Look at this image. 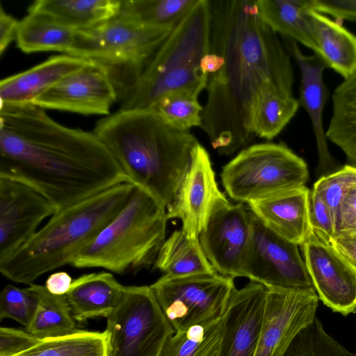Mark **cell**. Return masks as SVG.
<instances>
[{"label": "cell", "mask_w": 356, "mask_h": 356, "mask_svg": "<svg viewBox=\"0 0 356 356\" xmlns=\"http://www.w3.org/2000/svg\"><path fill=\"white\" fill-rule=\"evenodd\" d=\"M210 50L219 54L209 74L200 128L220 154L231 155L256 136L253 112L267 85L293 92L289 51L261 19L254 0L210 1Z\"/></svg>", "instance_id": "cell-1"}, {"label": "cell", "mask_w": 356, "mask_h": 356, "mask_svg": "<svg viewBox=\"0 0 356 356\" xmlns=\"http://www.w3.org/2000/svg\"><path fill=\"white\" fill-rule=\"evenodd\" d=\"M0 177L35 188L57 211L129 181L93 131L60 124L32 103L1 104Z\"/></svg>", "instance_id": "cell-2"}, {"label": "cell", "mask_w": 356, "mask_h": 356, "mask_svg": "<svg viewBox=\"0 0 356 356\" xmlns=\"http://www.w3.org/2000/svg\"><path fill=\"white\" fill-rule=\"evenodd\" d=\"M129 181L166 208L180 187L199 143L190 131L167 124L153 109L121 110L95 124Z\"/></svg>", "instance_id": "cell-3"}, {"label": "cell", "mask_w": 356, "mask_h": 356, "mask_svg": "<svg viewBox=\"0 0 356 356\" xmlns=\"http://www.w3.org/2000/svg\"><path fill=\"white\" fill-rule=\"evenodd\" d=\"M134 188L130 181L122 182L56 211L26 243L0 261L1 273L30 285L43 274L71 265L124 207Z\"/></svg>", "instance_id": "cell-4"}, {"label": "cell", "mask_w": 356, "mask_h": 356, "mask_svg": "<svg viewBox=\"0 0 356 356\" xmlns=\"http://www.w3.org/2000/svg\"><path fill=\"white\" fill-rule=\"evenodd\" d=\"M211 23L210 1L198 0L128 88L120 109H151L180 90L199 95L207 83L201 61L210 49Z\"/></svg>", "instance_id": "cell-5"}, {"label": "cell", "mask_w": 356, "mask_h": 356, "mask_svg": "<svg viewBox=\"0 0 356 356\" xmlns=\"http://www.w3.org/2000/svg\"><path fill=\"white\" fill-rule=\"evenodd\" d=\"M166 207L135 188L116 216L75 257L76 268H101L124 275L154 264L165 241Z\"/></svg>", "instance_id": "cell-6"}, {"label": "cell", "mask_w": 356, "mask_h": 356, "mask_svg": "<svg viewBox=\"0 0 356 356\" xmlns=\"http://www.w3.org/2000/svg\"><path fill=\"white\" fill-rule=\"evenodd\" d=\"M222 186L241 203L305 186L306 162L283 143H261L243 148L223 166Z\"/></svg>", "instance_id": "cell-7"}, {"label": "cell", "mask_w": 356, "mask_h": 356, "mask_svg": "<svg viewBox=\"0 0 356 356\" xmlns=\"http://www.w3.org/2000/svg\"><path fill=\"white\" fill-rule=\"evenodd\" d=\"M106 320L109 356H161L175 332L150 286H125Z\"/></svg>", "instance_id": "cell-8"}, {"label": "cell", "mask_w": 356, "mask_h": 356, "mask_svg": "<svg viewBox=\"0 0 356 356\" xmlns=\"http://www.w3.org/2000/svg\"><path fill=\"white\" fill-rule=\"evenodd\" d=\"M150 287L174 330L181 332L222 318L235 286L232 277L215 273L163 275Z\"/></svg>", "instance_id": "cell-9"}, {"label": "cell", "mask_w": 356, "mask_h": 356, "mask_svg": "<svg viewBox=\"0 0 356 356\" xmlns=\"http://www.w3.org/2000/svg\"><path fill=\"white\" fill-rule=\"evenodd\" d=\"M172 31L145 26L115 16L91 29L78 31L70 55L107 66L128 65L141 69Z\"/></svg>", "instance_id": "cell-10"}, {"label": "cell", "mask_w": 356, "mask_h": 356, "mask_svg": "<svg viewBox=\"0 0 356 356\" xmlns=\"http://www.w3.org/2000/svg\"><path fill=\"white\" fill-rule=\"evenodd\" d=\"M243 277L267 287L314 289L298 245L268 228L252 211Z\"/></svg>", "instance_id": "cell-11"}, {"label": "cell", "mask_w": 356, "mask_h": 356, "mask_svg": "<svg viewBox=\"0 0 356 356\" xmlns=\"http://www.w3.org/2000/svg\"><path fill=\"white\" fill-rule=\"evenodd\" d=\"M318 300L314 289L268 287L254 356H284L297 334L316 318Z\"/></svg>", "instance_id": "cell-12"}, {"label": "cell", "mask_w": 356, "mask_h": 356, "mask_svg": "<svg viewBox=\"0 0 356 356\" xmlns=\"http://www.w3.org/2000/svg\"><path fill=\"white\" fill-rule=\"evenodd\" d=\"M314 290L325 305L344 316L356 312V270L337 252L330 239L310 229L300 245Z\"/></svg>", "instance_id": "cell-13"}, {"label": "cell", "mask_w": 356, "mask_h": 356, "mask_svg": "<svg viewBox=\"0 0 356 356\" xmlns=\"http://www.w3.org/2000/svg\"><path fill=\"white\" fill-rule=\"evenodd\" d=\"M252 236L251 210L243 203L219 204L212 211L199 239L216 272L243 277V266Z\"/></svg>", "instance_id": "cell-14"}, {"label": "cell", "mask_w": 356, "mask_h": 356, "mask_svg": "<svg viewBox=\"0 0 356 356\" xmlns=\"http://www.w3.org/2000/svg\"><path fill=\"white\" fill-rule=\"evenodd\" d=\"M116 98L109 67L91 60L35 98L32 104L42 109L107 115Z\"/></svg>", "instance_id": "cell-15"}, {"label": "cell", "mask_w": 356, "mask_h": 356, "mask_svg": "<svg viewBox=\"0 0 356 356\" xmlns=\"http://www.w3.org/2000/svg\"><path fill=\"white\" fill-rule=\"evenodd\" d=\"M56 209L32 186L0 177V261L26 243Z\"/></svg>", "instance_id": "cell-16"}, {"label": "cell", "mask_w": 356, "mask_h": 356, "mask_svg": "<svg viewBox=\"0 0 356 356\" xmlns=\"http://www.w3.org/2000/svg\"><path fill=\"white\" fill-rule=\"evenodd\" d=\"M227 201L218 188L210 156L198 143L175 199L167 207V218L180 219L181 229L199 238L216 207Z\"/></svg>", "instance_id": "cell-17"}, {"label": "cell", "mask_w": 356, "mask_h": 356, "mask_svg": "<svg viewBox=\"0 0 356 356\" xmlns=\"http://www.w3.org/2000/svg\"><path fill=\"white\" fill-rule=\"evenodd\" d=\"M268 287L250 281L234 288L222 316L223 329L219 356H254L257 347Z\"/></svg>", "instance_id": "cell-18"}, {"label": "cell", "mask_w": 356, "mask_h": 356, "mask_svg": "<svg viewBox=\"0 0 356 356\" xmlns=\"http://www.w3.org/2000/svg\"><path fill=\"white\" fill-rule=\"evenodd\" d=\"M309 193L310 190L304 186L278 192L248 204L272 231L300 246L311 229Z\"/></svg>", "instance_id": "cell-19"}, {"label": "cell", "mask_w": 356, "mask_h": 356, "mask_svg": "<svg viewBox=\"0 0 356 356\" xmlns=\"http://www.w3.org/2000/svg\"><path fill=\"white\" fill-rule=\"evenodd\" d=\"M286 47L297 62L300 71V106L307 112L316 142L318 168L327 170L334 165L327 143L323 124V114L327 97V90L323 74L327 67L318 56H307L300 49L298 42L286 38Z\"/></svg>", "instance_id": "cell-20"}, {"label": "cell", "mask_w": 356, "mask_h": 356, "mask_svg": "<svg viewBox=\"0 0 356 356\" xmlns=\"http://www.w3.org/2000/svg\"><path fill=\"white\" fill-rule=\"evenodd\" d=\"M90 60L68 54L54 56L26 71L3 79L0 81L1 104L32 103L64 77L80 70Z\"/></svg>", "instance_id": "cell-21"}, {"label": "cell", "mask_w": 356, "mask_h": 356, "mask_svg": "<svg viewBox=\"0 0 356 356\" xmlns=\"http://www.w3.org/2000/svg\"><path fill=\"white\" fill-rule=\"evenodd\" d=\"M124 289L112 273L102 271L73 280L65 296L74 318L83 322L109 316L120 302Z\"/></svg>", "instance_id": "cell-22"}, {"label": "cell", "mask_w": 356, "mask_h": 356, "mask_svg": "<svg viewBox=\"0 0 356 356\" xmlns=\"http://www.w3.org/2000/svg\"><path fill=\"white\" fill-rule=\"evenodd\" d=\"M310 0H256L262 21L275 33L318 54L310 15Z\"/></svg>", "instance_id": "cell-23"}, {"label": "cell", "mask_w": 356, "mask_h": 356, "mask_svg": "<svg viewBox=\"0 0 356 356\" xmlns=\"http://www.w3.org/2000/svg\"><path fill=\"white\" fill-rule=\"evenodd\" d=\"M121 0H37L28 8L75 31L91 29L115 17Z\"/></svg>", "instance_id": "cell-24"}, {"label": "cell", "mask_w": 356, "mask_h": 356, "mask_svg": "<svg viewBox=\"0 0 356 356\" xmlns=\"http://www.w3.org/2000/svg\"><path fill=\"white\" fill-rule=\"evenodd\" d=\"M318 54L344 79L356 72V35L340 23L310 8Z\"/></svg>", "instance_id": "cell-25"}, {"label": "cell", "mask_w": 356, "mask_h": 356, "mask_svg": "<svg viewBox=\"0 0 356 356\" xmlns=\"http://www.w3.org/2000/svg\"><path fill=\"white\" fill-rule=\"evenodd\" d=\"M154 268L168 277L217 273L206 257L200 239L188 236L181 229L165 240Z\"/></svg>", "instance_id": "cell-26"}, {"label": "cell", "mask_w": 356, "mask_h": 356, "mask_svg": "<svg viewBox=\"0 0 356 356\" xmlns=\"http://www.w3.org/2000/svg\"><path fill=\"white\" fill-rule=\"evenodd\" d=\"M77 32L45 15L29 13L19 21L15 40L17 47L26 54L54 51L70 55Z\"/></svg>", "instance_id": "cell-27"}, {"label": "cell", "mask_w": 356, "mask_h": 356, "mask_svg": "<svg viewBox=\"0 0 356 356\" xmlns=\"http://www.w3.org/2000/svg\"><path fill=\"white\" fill-rule=\"evenodd\" d=\"M325 134L345 154L348 165L356 168V72L336 88Z\"/></svg>", "instance_id": "cell-28"}, {"label": "cell", "mask_w": 356, "mask_h": 356, "mask_svg": "<svg viewBox=\"0 0 356 356\" xmlns=\"http://www.w3.org/2000/svg\"><path fill=\"white\" fill-rule=\"evenodd\" d=\"M27 290L37 300V309L26 330L36 337H58L78 331L65 295L51 293L45 286L31 284Z\"/></svg>", "instance_id": "cell-29"}, {"label": "cell", "mask_w": 356, "mask_h": 356, "mask_svg": "<svg viewBox=\"0 0 356 356\" xmlns=\"http://www.w3.org/2000/svg\"><path fill=\"white\" fill-rule=\"evenodd\" d=\"M300 104L293 92L267 85L255 103L252 127L256 137L272 140L296 115Z\"/></svg>", "instance_id": "cell-30"}, {"label": "cell", "mask_w": 356, "mask_h": 356, "mask_svg": "<svg viewBox=\"0 0 356 356\" xmlns=\"http://www.w3.org/2000/svg\"><path fill=\"white\" fill-rule=\"evenodd\" d=\"M197 1L121 0L116 16L148 27L173 30Z\"/></svg>", "instance_id": "cell-31"}, {"label": "cell", "mask_w": 356, "mask_h": 356, "mask_svg": "<svg viewBox=\"0 0 356 356\" xmlns=\"http://www.w3.org/2000/svg\"><path fill=\"white\" fill-rule=\"evenodd\" d=\"M16 356H109L106 332L78 330L58 337L41 339Z\"/></svg>", "instance_id": "cell-32"}, {"label": "cell", "mask_w": 356, "mask_h": 356, "mask_svg": "<svg viewBox=\"0 0 356 356\" xmlns=\"http://www.w3.org/2000/svg\"><path fill=\"white\" fill-rule=\"evenodd\" d=\"M222 318L175 332L166 341L161 356H219Z\"/></svg>", "instance_id": "cell-33"}, {"label": "cell", "mask_w": 356, "mask_h": 356, "mask_svg": "<svg viewBox=\"0 0 356 356\" xmlns=\"http://www.w3.org/2000/svg\"><path fill=\"white\" fill-rule=\"evenodd\" d=\"M198 96L189 90L175 92L164 96L151 109L172 127L190 131L202 124L203 106Z\"/></svg>", "instance_id": "cell-34"}, {"label": "cell", "mask_w": 356, "mask_h": 356, "mask_svg": "<svg viewBox=\"0 0 356 356\" xmlns=\"http://www.w3.org/2000/svg\"><path fill=\"white\" fill-rule=\"evenodd\" d=\"M284 356H356L323 328L316 317L295 337Z\"/></svg>", "instance_id": "cell-35"}, {"label": "cell", "mask_w": 356, "mask_h": 356, "mask_svg": "<svg viewBox=\"0 0 356 356\" xmlns=\"http://www.w3.org/2000/svg\"><path fill=\"white\" fill-rule=\"evenodd\" d=\"M37 305L36 299L26 288L7 284L0 293V319H13L26 328Z\"/></svg>", "instance_id": "cell-36"}, {"label": "cell", "mask_w": 356, "mask_h": 356, "mask_svg": "<svg viewBox=\"0 0 356 356\" xmlns=\"http://www.w3.org/2000/svg\"><path fill=\"white\" fill-rule=\"evenodd\" d=\"M355 184L356 168L346 165L333 173L321 177L315 182L312 190L328 206L334 220L335 213L344 195Z\"/></svg>", "instance_id": "cell-37"}, {"label": "cell", "mask_w": 356, "mask_h": 356, "mask_svg": "<svg viewBox=\"0 0 356 356\" xmlns=\"http://www.w3.org/2000/svg\"><path fill=\"white\" fill-rule=\"evenodd\" d=\"M41 339L29 332L1 327L0 356H16L35 346Z\"/></svg>", "instance_id": "cell-38"}, {"label": "cell", "mask_w": 356, "mask_h": 356, "mask_svg": "<svg viewBox=\"0 0 356 356\" xmlns=\"http://www.w3.org/2000/svg\"><path fill=\"white\" fill-rule=\"evenodd\" d=\"M334 221V237L356 236V184L344 195Z\"/></svg>", "instance_id": "cell-39"}, {"label": "cell", "mask_w": 356, "mask_h": 356, "mask_svg": "<svg viewBox=\"0 0 356 356\" xmlns=\"http://www.w3.org/2000/svg\"><path fill=\"white\" fill-rule=\"evenodd\" d=\"M309 221L310 227L329 239L334 237V222L332 213L323 199L312 189L309 193Z\"/></svg>", "instance_id": "cell-40"}, {"label": "cell", "mask_w": 356, "mask_h": 356, "mask_svg": "<svg viewBox=\"0 0 356 356\" xmlns=\"http://www.w3.org/2000/svg\"><path fill=\"white\" fill-rule=\"evenodd\" d=\"M310 8L337 20L356 21V0H310Z\"/></svg>", "instance_id": "cell-41"}, {"label": "cell", "mask_w": 356, "mask_h": 356, "mask_svg": "<svg viewBox=\"0 0 356 356\" xmlns=\"http://www.w3.org/2000/svg\"><path fill=\"white\" fill-rule=\"evenodd\" d=\"M19 21L8 14L0 5V55L16 38Z\"/></svg>", "instance_id": "cell-42"}, {"label": "cell", "mask_w": 356, "mask_h": 356, "mask_svg": "<svg viewBox=\"0 0 356 356\" xmlns=\"http://www.w3.org/2000/svg\"><path fill=\"white\" fill-rule=\"evenodd\" d=\"M337 252L356 270V236H339L330 240Z\"/></svg>", "instance_id": "cell-43"}, {"label": "cell", "mask_w": 356, "mask_h": 356, "mask_svg": "<svg viewBox=\"0 0 356 356\" xmlns=\"http://www.w3.org/2000/svg\"><path fill=\"white\" fill-rule=\"evenodd\" d=\"M73 280L65 271L56 272L51 274L47 279L45 287L52 294L57 296L66 295L69 291Z\"/></svg>", "instance_id": "cell-44"}]
</instances>
